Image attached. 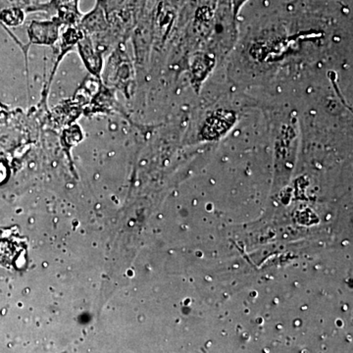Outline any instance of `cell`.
Returning <instances> with one entry per match:
<instances>
[{"mask_svg":"<svg viewBox=\"0 0 353 353\" xmlns=\"http://www.w3.org/2000/svg\"><path fill=\"white\" fill-rule=\"evenodd\" d=\"M236 122V114L234 111L217 109L206 116L199 129V137L206 141H215L226 134Z\"/></svg>","mask_w":353,"mask_h":353,"instance_id":"obj_1","label":"cell"},{"mask_svg":"<svg viewBox=\"0 0 353 353\" xmlns=\"http://www.w3.org/2000/svg\"><path fill=\"white\" fill-rule=\"evenodd\" d=\"M32 10L54 11L57 15V19L62 24L74 25L81 18L79 0H51L38 8H32Z\"/></svg>","mask_w":353,"mask_h":353,"instance_id":"obj_2","label":"cell"},{"mask_svg":"<svg viewBox=\"0 0 353 353\" xmlns=\"http://www.w3.org/2000/svg\"><path fill=\"white\" fill-rule=\"evenodd\" d=\"M62 23L54 18L51 21H34L29 27V34L32 43L51 44L58 38L60 26Z\"/></svg>","mask_w":353,"mask_h":353,"instance_id":"obj_3","label":"cell"},{"mask_svg":"<svg viewBox=\"0 0 353 353\" xmlns=\"http://www.w3.org/2000/svg\"><path fill=\"white\" fill-rule=\"evenodd\" d=\"M81 26L88 32H99L105 30L108 23H106L104 11L101 4H97L94 10L90 11L83 18Z\"/></svg>","mask_w":353,"mask_h":353,"instance_id":"obj_4","label":"cell"},{"mask_svg":"<svg viewBox=\"0 0 353 353\" xmlns=\"http://www.w3.org/2000/svg\"><path fill=\"white\" fill-rule=\"evenodd\" d=\"M214 66V58L209 57L208 53H201L199 57L194 60L192 66V75L196 79L197 85H201L202 81L208 75L209 72Z\"/></svg>","mask_w":353,"mask_h":353,"instance_id":"obj_5","label":"cell"},{"mask_svg":"<svg viewBox=\"0 0 353 353\" xmlns=\"http://www.w3.org/2000/svg\"><path fill=\"white\" fill-rule=\"evenodd\" d=\"M80 50L83 52V60H85L88 68H90L92 73H99L101 67V57H94L97 53H95L92 48L90 39H85L82 43H80Z\"/></svg>","mask_w":353,"mask_h":353,"instance_id":"obj_6","label":"cell"},{"mask_svg":"<svg viewBox=\"0 0 353 353\" xmlns=\"http://www.w3.org/2000/svg\"><path fill=\"white\" fill-rule=\"evenodd\" d=\"M25 13L24 11L21 10L19 8L6 9L2 11L0 14V19L2 22L6 23V25L15 27L22 24L24 21Z\"/></svg>","mask_w":353,"mask_h":353,"instance_id":"obj_7","label":"cell"},{"mask_svg":"<svg viewBox=\"0 0 353 353\" xmlns=\"http://www.w3.org/2000/svg\"><path fill=\"white\" fill-rule=\"evenodd\" d=\"M248 1V0H230L232 12H233L234 17H236V16L240 14L241 8H243V6H245Z\"/></svg>","mask_w":353,"mask_h":353,"instance_id":"obj_8","label":"cell"}]
</instances>
